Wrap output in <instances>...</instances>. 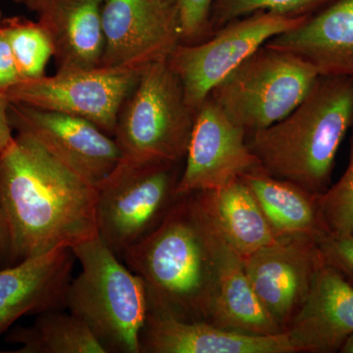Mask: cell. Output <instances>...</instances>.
<instances>
[{
    "mask_svg": "<svg viewBox=\"0 0 353 353\" xmlns=\"http://www.w3.org/2000/svg\"><path fill=\"white\" fill-rule=\"evenodd\" d=\"M6 341L17 353H108L88 325L73 313L46 311L28 327H18Z\"/></svg>",
    "mask_w": 353,
    "mask_h": 353,
    "instance_id": "7402d4cb",
    "label": "cell"
},
{
    "mask_svg": "<svg viewBox=\"0 0 353 353\" xmlns=\"http://www.w3.org/2000/svg\"><path fill=\"white\" fill-rule=\"evenodd\" d=\"M334 1L336 0H213L210 12L211 36L230 22L260 11L307 16Z\"/></svg>",
    "mask_w": 353,
    "mask_h": 353,
    "instance_id": "cb8c5ba5",
    "label": "cell"
},
{
    "mask_svg": "<svg viewBox=\"0 0 353 353\" xmlns=\"http://www.w3.org/2000/svg\"><path fill=\"white\" fill-rule=\"evenodd\" d=\"M259 167L246 132L208 97L196 111L176 194L221 189Z\"/></svg>",
    "mask_w": 353,
    "mask_h": 353,
    "instance_id": "4fadbf2b",
    "label": "cell"
},
{
    "mask_svg": "<svg viewBox=\"0 0 353 353\" xmlns=\"http://www.w3.org/2000/svg\"><path fill=\"white\" fill-rule=\"evenodd\" d=\"M167 1L173 2V3H178L179 0H167Z\"/></svg>",
    "mask_w": 353,
    "mask_h": 353,
    "instance_id": "1f68e13d",
    "label": "cell"
},
{
    "mask_svg": "<svg viewBox=\"0 0 353 353\" xmlns=\"http://www.w3.org/2000/svg\"><path fill=\"white\" fill-rule=\"evenodd\" d=\"M241 179L254 194L276 236H317L325 231L318 194L269 175L261 167Z\"/></svg>",
    "mask_w": 353,
    "mask_h": 353,
    "instance_id": "44dd1931",
    "label": "cell"
},
{
    "mask_svg": "<svg viewBox=\"0 0 353 353\" xmlns=\"http://www.w3.org/2000/svg\"><path fill=\"white\" fill-rule=\"evenodd\" d=\"M101 66L145 69L168 59L181 43L178 3L167 0H104Z\"/></svg>",
    "mask_w": 353,
    "mask_h": 353,
    "instance_id": "30bf717a",
    "label": "cell"
},
{
    "mask_svg": "<svg viewBox=\"0 0 353 353\" xmlns=\"http://www.w3.org/2000/svg\"><path fill=\"white\" fill-rule=\"evenodd\" d=\"M7 108H8V102L0 92V152L8 150L15 141L12 128L9 123Z\"/></svg>",
    "mask_w": 353,
    "mask_h": 353,
    "instance_id": "f1b7e54d",
    "label": "cell"
},
{
    "mask_svg": "<svg viewBox=\"0 0 353 353\" xmlns=\"http://www.w3.org/2000/svg\"><path fill=\"white\" fill-rule=\"evenodd\" d=\"M350 159L340 180L319 197L325 231L353 234V127Z\"/></svg>",
    "mask_w": 353,
    "mask_h": 353,
    "instance_id": "d4e9b609",
    "label": "cell"
},
{
    "mask_svg": "<svg viewBox=\"0 0 353 353\" xmlns=\"http://www.w3.org/2000/svg\"><path fill=\"white\" fill-rule=\"evenodd\" d=\"M212 221L217 289L211 323L245 334L269 336L285 333L255 294L243 257L228 243Z\"/></svg>",
    "mask_w": 353,
    "mask_h": 353,
    "instance_id": "d6986e66",
    "label": "cell"
},
{
    "mask_svg": "<svg viewBox=\"0 0 353 353\" xmlns=\"http://www.w3.org/2000/svg\"><path fill=\"white\" fill-rule=\"evenodd\" d=\"M196 114L188 105L182 83L168 59L146 67L118 116L113 138L121 160L183 163Z\"/></svg>",
    "mask_w": 353,
    "mask_h": 353,
    "instance_id": "5b68a950",
    "label": "cell"
},
{
    "mask_svg": "<svg viewBox=\"0 0 353 353\" xmlns=\"http://www.w3.org/2000/svg\"><path fill=\"white\" fill-rule=\"evenodd\" d=\"M121 260L143 281L148 312L211 323L217 289L214 226L199 192L179 196L159 226Z\"/></svg>",
    "mask_w": 353,
    "mask_h": 353,
    "instance_id": "7a4b0ae2",
    "label": "cell"
},
{
    "mask_svg": "<svg viewBox=\"0 0 353 353\" xmlns=\"http://www.w3.org/2000/svg\"><path fill=\"white\" fill-rule=\"evenodd\" d=\"M139 353H296L285 333L260 336L148 312Z\"/></svg>",
    "mask_w": 353,
    "mask_h": 353,
    "instance_id": "2e32d148",
    "label": "cell"
},
{
    "mask_svg": "<svg viewBox=\"0 0 353 353\" xmlns=\"http://www.w3.org/2000/svg\"><path fill=\"white\" fill-rule=\"evenodd\" d=\"M265 44L303 58L319 75L353 79V0H336Z\"/></svg>",
    "mask_w": 353,
    "mask_h": 353,
    "instance_id": "ac0fdd59",
    "label": "cell"
},
{
    "mask_svg": "<svg viewBox=\"0 0 353 353\" xmlns=\"http://www.w3.org/2000/svg\"><path fill=\"white\" fill-rule=\"evenodd\" d=\"M353 127V79L319 75L284 119L246 136L269 175L321 196L331 187L336 153Z\"/></svg>",
    "mask_w": 353,
    "mask_h": 353,
    "instance_id": "3957f363",
    "label": "cell"
},
{
    "mask_svg": "<svg viewBox=\"0 0 353 353\" xmlns=\"http://www.w3.org/2000/svg\"><path fill=\"white\" fill-rule=\"evenodd\" d=\"M97 185L16 134L0 152V199L10 240V266L97 236Z\"/></svg>",
    "mask_w": 353,
    "mask_h": 353,
    "instance_id": "6da1fadb",
    "label": "cell"
},
{
    "mask_svg": "<svg viewBox=\"0 0 353 353\" xmlns=\"http://www.w3.org/2000/svg\"><path fill=\"white\" fill-rule=\"evenodd\" d=\"M285 333L296 353L340 352L353 336L352 285L323 263Z\"/></svg>",
    "mask_w": 353,
    "mask_h": 353,
    "instance_id": "9a60e30c",
    "label": "cell"
},
{
    "mask_svg": "<svg viewBox=\"0 0 353 353\" xmlns=\"http://www.w3.org/2000/svg\"><path fill=\"white\" fill-rule=\"evenodd\" d=\"M213 0H179L181 43H201L210 38V12Z\"/></svg>",
    "mask_w": 353,
    "mask_h": 353,
    "instance_id": "4316f807",
    "label": "cell"
},
{
    "mask_svg": "<svg viewBox=\"0 0 353 353\" xmlns=\"http://www.w3.org/2000/svg\"><path fill=\"white\" fill-rule=\"evenodd\" d=\"M22 81L3 29V15L0 11V92Z\"/></svg>",
    "mask_w": 353,
    "mask_h": 353,
    "instance_id": "83f0119b",
    "label": "cell"
},
{
    "mask_svg": "<svg viewBox=\"0 0 353 353\" xmlns=\"http://www.w3.org/2000/svg\"><path fill=\"white\" fill-rule=\"evenodd\" d=\"M75 259L61 246L0 269V336L23 316L66 308Z\"/></svg>",
    "mask_w": 353,
    "mask_h": 353,
    "instance_id": "5bb4252c",
    "label": "cell"
},
{
    "mask_svg": "<svg viewBox=\"0 0 353 353\" xmlns=\"http://www.w3.org/2000/svg\"><path fill=\"white\" fill-rule=\"evenodd\" d=\"M3 29L12 52L14 61L22 80L46 75L52 43L48 32L38 21L24 17H3Z\"/></svg>",
    "mask_w": 353,
    "mask_h": 353,
    "instance_id": "603a6c76",
    "label": "cell"
},
{
    "mask_svg": "<svg viewBox=\"0 0 353 353\" xmlns=\"http://www.w3.org/2000/svg\"><path fill=\"white\" fill-rule=\"evenodd\" d=\"M183 163L120 160L97 185V236L120 259L125 250L154 231L166 217L179 197L176 187Z\"/></svg>",
    "mask_w": 353,
    "mask_h": 353,
    "instance_id": "52a82bcc",
    "label": "cell"
},
{
    "mask_svg": "<svg viewBox=\"0 0 353 353\" xmlns=\"http://www.w3.org/2000/svg\"><path fill=\"white\" fill-rule=\"evenodd\" d=\"M197 192L216 226L243 259L278 238L254 194L241 178L221 189Z\"/></svg>",
    "mask_w": 353,
    "mask_h": 353,
    "instance_id": "ffe728a7",
    "label": "cell"
},
{
    "mask_svg": "<svg viewBox=\"0 0 353 353\" xmlns=\"http://www.w3.org/2000/svg\"><path fill=\"white\" fill-rule=\"evenodd\" d=\"M143 71L105 66L58 70L53 76L20 81L1 94L11 103L83 118L113 137L121 108Z\"/></svg>",
    "mask_w": 353,
    "mask_h": 353,
    "instance_id": "ba28073f",
    "label": "cell"
},
{
    "mask_svg": "<svg viewBox=\"0 0 353 353\" xmlns=\"http://www.w3.org/2000/svg\"><path fill=\"white\" fill-rule=\"evenodd\" d=\"M7 112L16 134L32 137L52 157L94 185L122 158L115 139L83 118L11 102Z\"/></svg>",
    "mask_w": 353,
    "mask_h": 353,
    "instance_id": "8fae6325",
    "label": "cell"
},
{
    "mask_svg": "<svg viewBox=\"0 0 353 353\" xmlns=\"http://www.w3.org/2000/svg\"><path fill=\"white\" fill-rule=\"evenodd\" d=\"M14 1H15L16 3H21V2H22V0H14Z\"/></svg>",
    "mask_w": 353,
    "mask_h": 353,
    "instance_id": "d6a6232c",
    "label": "cell"
},
{
    "mask_svg": "<svg viewBox=\"0 0 353 353\" xmlns=\"http://www.w3.org/2000/svg\"><path fill=\"white\" fill-rule=\"evenodd\" d=\"M104 0H22L51 39L58 70L101 66Z\"/></svg>",
    "mask_w": 353,
    "mask_h": 353,
    "instance_id": "e0dca14e",
    "label": "cell"
},
{
    "mask_svg": "<svg viewBox=\"0 0 353 353\" xmlns=\"http://www.w3.org/2000/svg\"><path fill=\"white\" fill-rule=\"evenodd\" d=\"M309 16L260 11L230 22L201 43L176 46L168 63L182 83L188 105L196 112L211 90L243 60Z\"/></svg>",
    "mask_w": 353,
    "mask_h": 353,
    "instance_id": "9c48e42d",
    "label": "cell"
},
{
    "mask_svg": "<svg viewBox=\"0 0 353 353\" xmlns=\"http://www.w3.org/2000/svg\"><path fill=\"white\" fill-rule=\"evenodd\" d=\"M243 260L260 303L285 332L324 263L316 236H278L270 245Z\"/></svg>",
    "mask_w": 353,
    "mask_h": 353,
    "instance_id": "7c38bea8",
    "label": "cell"
},
{
    "mask_svg": "<svg viewBox=\"0 0 353 353\" xmlns=\"http://www.w3.org/2000/svg\"><path fill=\"white\" fill-rule=\"evenodd\" d=\"M341 353H353V336H350L347 341H345L343 347H341Z\"/></svg>",
    "mask_w": 353,
    "mask_h": 353,
    "instance_id": "4dcf8cb0",
    "label": "cell"
},
{
    "mask_svg": "<svg viewBox=\"0 0 353 353\" xmlns=\"http://www.w3.org/2000/svg\"><path fill=\"white\" fill-rule=\"evenodd\" d=\"M72 250L82 271L67 288L65 307L88 325L108 353H139L148 313L143 281L99 236Z\"/></svg>",
    "mask_w": 353,
    "mask_h": 353,
    "instance_id": "277c9868",
    "label": "cell"
},
{
    "mask_svg": "<svg viewBox=\"0 0 353 353\" xmlns=\"http://www.w3.org/2000/svg\"><path fill=\"white\" fill-rule=\"evenodd\" d=\"M318 76L303 58L264 44L208 97L248 136L287 117L303 101Z\"/></svg>",
    "mask_w": 353,
    "mask_h": 353,
    "instance_id": "8992f818",
    "label": "cell"
},
{
    "mask_svg": "<svg viewBox=\"0 0 353 353\" xmlns=\"http://www.w3.org/2000/svg\"><path fill=\"white\" fill-rule=\"evenodd\" d=\"M10 266V240L1 199H0V269Z\"/></svg>",
    "mask_w": 353,
    "mask_h": 353,
    "instance_id": "f546056e",
    "label": "cell"
},
{
    "mask_svg": "<svg viewBox=\"0 0 353 353\" xmlns=\"http://www.w3.org/2000/svg\"><path fill=\"white\" fill-rule=\"evenodd\" d=\"M316 241L324 264L353 287V234L323 231L316 236Z\"/></svg>",
    "mask_w": 353,
    "mask_h": 353,
    "instance_id": "484cf974",
    "label": "cell"
}]
</instances>
